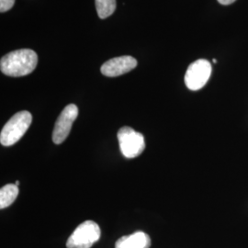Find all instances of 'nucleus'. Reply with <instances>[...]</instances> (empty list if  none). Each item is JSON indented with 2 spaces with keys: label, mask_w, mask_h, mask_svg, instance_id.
I'll use <instances>...</instances> for the list:
<instances>
[{
  "label": "nucleus",
  "mask_w": 248,
  "mask_h": 248,
  "mask_svg": "<svg viewBox=\"0 0 248 248\" xmlns=\"http://www.w3.org/2000/svg\"><path fill=\"white\" fill-rule=\"evenodd\" d=\"M38 63L37 53L31 49H20L6 54L1 58V72L9 77H24L35 69Z\"/></svg>",
  "instance_id": "obj_1"
},
{
  "label": "nucleus",
  "mask_w": 248,
  "mask_h": 248,
  "mask_svg": "<svg viewBox=\"0 0 248 248\" xmlns=\"http://www.w3.org/2000/svg\"><path fill=\"white\" fill-rule=\"evenodd\" d=\"M32 121V116L22 110L12 116L9 122L4 125L0 133V142L4 146H11L18 142L26 133Z\"/></svg>",
  "instance_id": "obj_2"
},
{
  "label": "nucleus",
  "mask_w": 248,
  "mask_h": 248,
  "mask_svg": "<svg viewBox=\"0 0 248 248\" xmlns=\"http://www.w3.org/2000/svg\"><path fill=\"white\" fill-rule=\"evenodd\" d=\"M101 231L93 221H86L79 224L66 242L67 248H90L100 238Z\"/></svg>",
  "instance_id": "obj_3"
},
{
  "label": "nucleus",
  "mask_w": 248,
  "mask_h": 248,
  "mask_svg": "<svg viewBox=\"0 0 248 248\" xmlns=\"http://www.w3.org/2000/svg\"><path fill=\"white\" fill-rule=\"evenodd\" d=\"M117 137L121 152L126 158H135L144 151L145 142L143 135L129 126L121 128L117 133Z\"/></svg>",
  "instance_id": "obj_4"
},
{
  "label": "nucleus",
  "mask_w": 248,
  "mask_h": 248,
  "mask_svg": "<svg viewBox=\"0 0 248 248\" xmlns=\"http://www.w3.org/2000/svg\"><path fill=\"white\" fill-rule=\"evenodd\" d=\"M212 75V64L206 59H199L186 69L185 84L190 90H200L207 84Z\"/></svg>",
  "instance_id": "obj_5"
},
{
  "label": "nucleus",
  "mask_w": 248,
  "mask_h": 248,
  "mask_svg": "<svg viewBox=\"0 0 248 248\" xmlns=\"http://www.w3.org/2000/svg\"><path fill=\"white\" fill-rule=\"evenodd\" d=\"M78 116V108L75 104H69L62 109L53 128V142L55 144H60L65 141Z\"/></svg>",
  "instance_id": "obj_6"
},
{
  "label": "nucleus",
  "mask_w": 248,
  "mask_h": 248,
  "mask_svg": "<svg viewBox=\"0 0 248 248\" xmlns=\"http://www.w3.org/2000/svg\"><path fill=\"white\" fill-rule=\"evenodd\" d=\"M137 66V61L132 56L124 55L120 57L112 58L105 63L100 68L102 75L108 78H115L129 73Z\"/></svg>",
  "instance_id": "obj_7"
},
{
  "label": "nucleus",
  "mask_w": 248,
  "mask_h": 248,
  "mask_svg": "<svg viewBox=\"0 0 248 248\" xmlns=\"http://www.w3.org/2000/svg\"><path fill=\"white\" fill-rule=\"evenodd\" d=\"M150 236L144 232L139 231L131 235L123 236L117 240L115 248H150Z\"/></svg>",
  "instance_id": "obj_8"
},
{
  "label": "nucleus",
  "mask_w": 248,
  "mask_h": 248,
  "mask_svg": "<svg viewBox=\"0 0 248 248\" xmlns=\"http://www.w3.org/2000/svg\"><path fill=\"white\" fill-rule=\"evenodd\" d=\"M18 195V187L15 184H8L0 189V209H5L13 203Z\"/></svg>",
  "instance_id": "obj_9"
},
{
  "label": "nucleus",
  "mask_w": 248,
  "mask_h": 248,
  "mask_svg": "<svg viewBox=\"0 0 248 248\" xmlns=\"http://www.w3.org/2000/svg\"><path fill=\"white\" fill-rule=\"evenodd\" d=\"M98 16L104 19L111 16L116 9V0H95Z\"/></svg>",
  "instance_id": "obj_10"
},
{
  "label": "nucleus",
  "mask_w": 248,
  "mask_h": 248,
  "mask_svg": "<svg viewBox=\"0 0 248 248\" xmlns=\"http://www.w3.org/2000/svg\"><path fill=\"white\" fill-rule=\"evenodd\" d=\"M15 0H0V11L1 13L7 12L9 9H12L14 6Z\"/></svg>",
  "instance_id": "obj_11"
},
{
  "label": "nucleus",
  "mask_w": 248,
  "mask_h": 248,
  "mask_svg": "<svg viewBox=\"0 0 248 248\" xmlns=\"http://www.w3.org/2000/svg\"><path fill=\"white\" fill-rule=\"evenodd\" d=\"M236 0H218V2L220 3V4H222V5H225V6H227V5H230L232 3H233V2H235Z\"/></svg>",
  "instance_id": "obj_12"
},
{
  "label": "nucleus",
  "mask_w": 248,
  "mask_h": 248,
  "mask_svg": "<svg viewBox=\"0 0 248 248\" xmlns=\"http://www.w3.org/2000/svg\"><path fill=\"white\" fill-rule=\"evenodd\" d=\"M15 185H17V186H18L19 185V181H16V183H15Z\"/></svg>",
  "instance_id": "obj_13"
},
{
  "label": "nucleus",
  "mask_w": 248,
  "mask_h": 248,
  "mask_svg": "<svg viewBox=\"0 0 248 248\" xmlns=\"http://www.w3.org/2000/svg\"><path fill=\"white\" fill-rule=\"evenodd\" d=\"M213 62L215 63V62H217V60H216V59H213Z\"/></svg>",
  "instance_id": "obj_14"
}]
</instances>
